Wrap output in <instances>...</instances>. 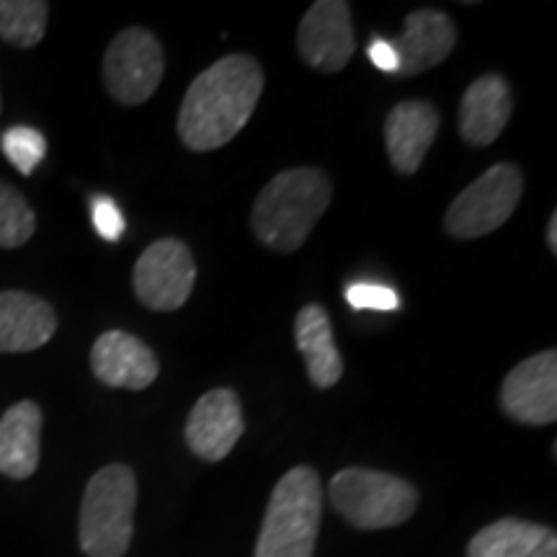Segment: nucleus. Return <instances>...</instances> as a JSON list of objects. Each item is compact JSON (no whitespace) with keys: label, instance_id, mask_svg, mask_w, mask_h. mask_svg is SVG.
<instances>
[{"label":"nucleus","instance_id":"f257e3e1","mask_svg":"<svg viewBox=\"0 0 557 557\" xmlns=\"http://www.w3.org/2000/svg\"><path fill=\"white\" fill-rule=\"evenodd\" d=\"M263 73L248 54H227L186 90L178 114L181 143L194 152L227 145L259 107Z\"/></svg>","mask_w":557,"mask_h":557},{"label":"nucleus","instance_id":"f03ea898","mask_svg":"<svg viewBox=\"0 0 557 557\" xmlns=\"http://www.w3.org/2000/svg\"><path fill=\"white\" fill-rule=\"evenodd\" d=\"M333 197L329 176L318 169L282 171L263 186L250 212V227L263 246L297 250L323 218Z\"/></svg>","mask_w":557,"mask_h":557},{"label":"nucleus","instance_id":"7ed1b4c3","mask_svg":"<svg viewBox=\"0 0 557 557\" xmlns=\"http://www.w3.org/2000/svg\"><path fill=\"white\" fill-rule=\"evenodd\" d=\"M323 519V487L308 465L292 468L274 485L253 557H312Z\"/></svg>","mask_w":557,"mask_h":557},{"label":"nucleus","instance_id":"20e7f679","mask_svg":"<svg viewBox=\"0 0 557 557\" xmlns=\"http://www.w3.org/2000/svg\"><path fill=\"white\" fill-rule=\"evenodd\" d=\"M137 478L127 465H107L88 480L81 504V549L86 557H124L135 532Z\"/></svg>","mask_w":557,"mask_h":557},{"label":"nucleus","instance_id":"39448f33","mask_svg":"<svg viewBox=\"0 0 557 557\" xmlns=\"http://www.w3.org/2000/svg\"><path fill=\"white\" fill-rule=\"evenodd\" d=\"M331 504L357 529H389L408 521L418 508V491L389 472L346 468L331 480Z\"/></svg>","mask_w":557,"mask_h":557},{"label":"nucleus","instance_id":"423d86ee","mask_svg":"<svg viewBox=\"0 0 557 557\" xmlns=\"http://www.w3.org/2000/svg\"><path fill=\"white\" fill-rule=\"evenodd\" d=\"M524 194V173L513 163H498L472 181L451 201L444 227L451 238L475 240L493 233L511 218Z\"/></svg>","mask_w":557,"mask_h":557},{"label":"nucleus","instance_id":"0eeeda50","mask_svg":"<svg viewBox=\"0 0 557 557\" xmlns=\"http://www.w3.org/2000/svg\"><path fill=\"white\" fill-rule=\"evenodd\" d=\"M165 58L156 34L129 26L116 34L103 54L107 90L124 107H137L156 94L163 78Z\"/></svg>","mask_w":557,"mask_h":557},{"label":"nucleus","instance_id":"6e6552de","mask_svg":"<svg viewBox=\"0 0 557 557\" xmlns=\"http://www.w3.org/2000/svg\"><path fill=\"white\" fill-rule=\"evenodd\" d=\"M197 282L191 248L176 238H163L145 250L132 271V287L145 308L173 312L184 308Z\"/></svg>","mask_w":557,"mask_h":557},{"label":"nucleus","instance_id":"1a4fd4ad","mask_svg":"<svg viewBox=\"0 0 557 557\" xmlns=\"http://www.w3.org/2000/svg\"><path fill=\"white\" fill-rule=\"evenodd\" d=\"M297 50L305 65L318 73H341L357 52L351 5L344 0H318L299 21Z\"/></svg>","mask_w":557,"mask_h":557},{"label":"nucleus","instance_id":"9d476101","mask_svg":"<svg viewBox=\"0 0 557 557\" xmlns=\"http://www.w3.org/2000/svg\"><path fill=\"white\" fill-rule=\"evenodd\" d=\"M500 408L527 426H547L557 418V354L542 351L519 361L500 387Z\"/></svg>","mask_w":557,"mask_h":557},{"label":"nucleus","instance_id":"9b49d317","mask_svg":"<svg viewBox=\"0 0 557 557\" xmlns=\"http://www.w3.org/2000/svg\"><path fill=\"white\" fill-rule=\"evenodd\" d=\"M246 431L240 398L230 387L209 389L186 418V444L205 462H220Z\"/></svg>","mask_w":557,"mask_h":557},{"label":"nucleus","instance_id":"f8f14e48","mask_svg":"<svg viewBox=\"0 0 557 557\" xmlns=\"http://www.w3.org/2000/svg\"><path fill=\"white\" fill-rule=\"evenodd\" d=\"M389 45L398 54V75L410 78V75L426 73V70L442 65L455 50V21L442 11H413L408 13L403 32Z\"/></svg>","mask_w":557,"mask_h":557},{"label":"nucleus","instance_id":"ddd939ff","mask_svg":"<svg viewBox=\"0 0 557 557\" xmlns=\"http://www.w3.org/2000/svg\"><path fill=\"white\" fill-rule=\"evenodd\" d=\"M90 369L107 387L145 389L156 382L158 357L137 336L124 331H107L90 348Z\"/></svg>","mask_w":557,"mask_h":557},{"label":"nucleus","instance_id":"4468645a","mask_svg":"<svg viewBox=\"0 0 557 557\" xmlns=\"http://www.w3.org/2000/svg\"><path fill=\"white\" fill-rule=\"evenodd\" d=\"M438 135V111L429 101H403L387 114L385 143L395 171L413 176Z\"/></svg>","mask_w":557,"mask_h":557},{"label":"nucleus","instance_id":"2eb2a0df","mask_svg":"<svg viewBox=\"0 0 557 557\" xmlns=\"http://www.w3.org/2000/svg\"><path fill=\"white\" fill-rule=\"evenodd\" d=\"M511 120V88L500 75H483L459 101V135L465 143L485 148L496 143Z\"/></svg>","mask_w":557,"mask_h":557},{"label":"nucleus","instance_id":"dca6fc26","mask_svg":"<svg viewBox=\"0 0 557 557\" xmlns=\"http://www.w3.org/2000/svg\"><path fill=\"white\" fill-rule=\"evenodd\" d=\"M58 331L52 305L29 292H0V354L41 348Z\"/></svg>","mask_w":557,"mask_h":557},{"label":"nucleus","instance_id":"f3484780","mask_svg":"<svg viewBox=\"0 0 557 557\" xmlns=\"http://www.w3.org/2000/svg\"><path fill=\"white\" fill-rule=\"evenodd\" d=\"M41 408L21 400L0 418V475L13 480L32 478L39 468Z\"/></svg>","mask_w":557,"mask_h":557},{"label":"nucleus","instance_id":"a211bd4d","mask_svg":"<svg viewBox=\"0 0 557 557\" xmlns=\"http://www.w3.org/2000/svg\"><path fill=\"white\" fill-rule=\"evenodd\" d=\"M295 341L297 351L302 354L308 377L318 389H329L341 382L344 374V359L336 348V336L329 312L320 305H305L295 318Z\"/></svg>","mask_w":557,"mask_h":557},{"label":"nucleus","instance_id":"6ab92c4d","mask_svg":"<svg viewBox=\"0 0 557 557\" xmlns=\"http://www.w3.org/2000/svg\"><path fill=\"white\" fill-rule=\"evenodd\" d=\"M468 557H557V534L532 521L500 519L470 540Z\"/></svg>","mask_w":557,"mask_h":557},{"label":"nucleus","instance_id":"aec40b11","mask_svg":"<svg viewBox=\"0 0 557 557\" xmlns=\"http://www.w3.org/2000/svg\"><path fill=\"white\" fill-rule=\"evenodd\" d=\"M50 5L45 0H0V39L32 50L45 39Z\"/></svg>","mask_w":557,"mask_h":557},{"label":"nucleus","instance_id":"412c9836","mask_svg":"<svg viewBox=\"0 0 557 557\" xmlns=\"http://www.w3.org/2000/svg\"><path fill=\"white\" fill-rule=\"evenodd\" d=\"M37 218L24 194L0 181V248H18L32 240Z\"/></svg>","mask_w":557,"mask_h":557},{"label":"nucleus","instance_id":"4be33fe9","mask_svg":"<svg viewBox=\"0 0 557 557\" xmlns=\"http://www.w3.org/2000/svg\"><path fill=\"white\" fill-rule=\"evenodd\" d=\"M0 148H3V156L9 158L11 165H16L24 176H32L41 158L47 156V139L32 127H11L3 132Z\"/></svg>","mask_w":557,"mask_h":557},{"label":"nucleus","instance_id":"5701e85b","mask_svg":"<svg viewBox=\"0 0 557 557\" xmlns=\"http://www.w3.org/2000/svg\"><path fill=\"white\" fill-rule=\"evenodd\" d=\"M346 302L354 310H398L400 297L398 292L385 287V284L357 282L346 287Z\"/></svg>","mask_w":557,"mask_h":557},{"label":"nucleus","instance_id":"b1692460","mask_svg":"<svg viewBox=\"0 0 557 557\" xmlns=\"http://www.w3.org/2000/svg\"><path fill=\"white\" fill-rule=\"evenodd\" d=\"M90 220H94L96 233H99L103 240L116 243L124 235V230H127V222H124L122 209L116 207V201L109 197L90 199Z\"/></svg>","mask_w":557,"mask_h":557},{"label":"nucleus","instance_id":"393cba45","mask_svg":"<svg viewBox=\"0 0 557 557\" xmlns=\"http://www.w3.org/2000/svg\"><path fill=\"white\" fill-rule=\"evenodd\" d=\"M369 60H372L374 67H380L382 73L398 75V54H395L389 39L374 37L372 45H369Z\"/></svg>","mask_w":557,"mask_h":557},{"label":"nucleus","instance_id":"a878e982","mask_svg":"<svg viewBox=\"0 0 557 557\" xmlns=\"http://www.w3.org/2000/svg\"><path fill=\"white\" fill-rule=\"evenodd\" d=\"M547 246H549V250H557V214H553V218H549V227H547Z\"/></svg>","mask_w":557,"mask_h":557}]
</instances>
